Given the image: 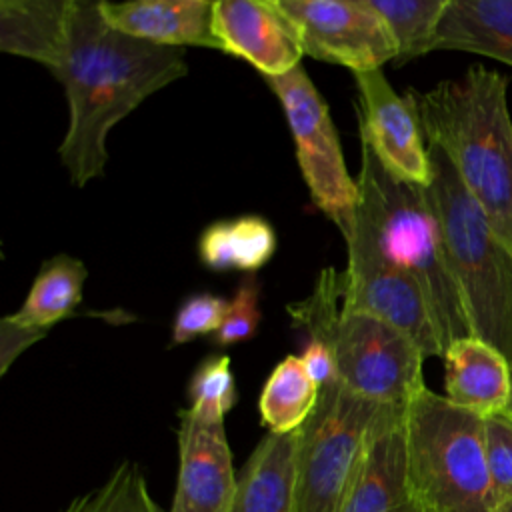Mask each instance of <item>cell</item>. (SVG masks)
<instances>
[{"label":"cell","mask_w":512,"mask_h":512,"mask_svg":"<svg viewBox=\"0 0 512 512\" xmlns=\"http://www.w3.org/2000/svg\"><path fill=\"white\" fill-rule=\"evenodd\" d=\"M406 406H382L374 418L336 512H416L408 484Z\"/></svg>","instance_id":"obj_12"},{"label":"cell","mask_w":512,"mask_h":512,"mask_svg":"<svg viewBox=\"0 0 512 512\" xmlns=\"http://www.w3.org/2000/svg\"><path fill=\"white\" fill-rule=\"evenodd\" d=\"M404 428L416 512H494L484 418L424 386L404 408Z\"/></svg>","instance_id":"obj_6"},{"label":"cell","mask_w":512,"mask_h":512,"mask_svg":"<svg viewBox=\"0 0 512 512\" xmlns=\"http://www.w3.org/2000/svg\"><path fill=\"white\" fill-rule=\"evenodd\" d=\"M176 438L178 478L168 512H228L238 476L224 422H204L186 408Z\"/></svg>","instance_id":"obj_13"},{"label":"cell","mask_w":512,"mask_h":512,"mask_svg":"<svg viewBox=\"0 0 512 512\" xmlns=\"http://www.w3.org/2000/svg\"><path fill=\"white\" fill-rule=\"evenodd\" d=\"M484 446L496 506L512 498V420L504 414L484 418Z\"/></svg>","instance_id":"obj_27"},{"label":"cell","mask_w":512,"mask_h":512,"mask_svg":"<svg viewBox=\"0 0 512 512\" xmlns=\"http://www.w3.org/2000/svg\"><path fill=\"white\" fill-rule=\"evenodd\" d=\"M260 288L256 276L248 274L240 280L234 296L228 302L226 318L212 338L214 346L226 348L250 340L260 324Z\"/></svg>","instance_id":"obj_26"},{"label":"cell","mask_w":512,"mask_h":512,"mask_svg":"<svg viewBox=\"0 0 512 512\" xmlns=\"http://www.w3.org/2000/svg\"><path fill=\"white\" fill-rule=\"evenodd\" d=\"M494 512H512V498L506 500V502H502V504H498V506L494 508Z\"/></svg>","instance_id":"obj_29"},{"label":"cell","mask_w":512,"mask_h":512,"mask_svg":"<svg viewBox=\"0 0 512 512\" xmlns=\"http://www.w3.org/2000/svg\"><path fill=\"white\" fill-rule=\"evenodd\" d=\"M358 88L360 140L398 180L428 186L432 166L420 120L408 96H400L382 68L354 74Z\"/></svg>","instance_id":"obj_11"},{"label":"cell","mask_w":512,"mask_h":512,"mask_svg":"<svg viewBox=\"0 0 512 512\" xmlns=\"http://www.w3.org/2000/svg\"><path fill=\"white\" fill-rule=\"evenodd\" d=\"M446 398L480 418L504 414L512 388V366L488 342L466 336L444 352Z\"/></svg>","instance_id":"obj_17"},{"label":"cell","mask_w":512,"mask_h":512,"mask_svg":"<svg viewBox=\"0 0 512 512\" xmlns=\"http://www.w3.org/2000/svg\"><path fill=\"white\" fill-rule=\"evenodd\" d=\"M298 438L268 432L238 474L228 512H298Z\"/></svg>","instance_id":"obj_18"},{"label":"cell","mask_w":512,"mask_h":512,"mask_svg":"<svg viewBox=\"0 0 512 512\" xmlns=\"http://www.w3.org/2000/svg\"><path fill=\"white\" fill-rule=\"evenodd\" d=\"M360 150L354 220L364 226L380 254L420 286L446 352L452 342L472 332L428 188L394 178L366 142Z\"/></svg>","instance_id":"obj_3"},{"label":"cell","mask_w":512,"mask_h":512,"mask_svg":"<svg viewBox=\"0 0 512 512\" xmlns=\"http://www.w3.org/2000/svg\"><path fill=\"white\" fill-rule=\"evenodd\" d=\"M370 4L394 40L396 64L434 50L448 0H370Z\"/></svg>","instance_id":"obj_22"},{"label":"cell","mask_w":512,"mask_h":512,"mask_svg":"<svg viewBox=\"0 0 512 512\" xmlns=\"http://www.w3.org/2000/svg\"><path fill=\"white\" fill-rule=\"evenodd\" d=\"M318 384L308 374L300 356H286L264 382L258 410L272 434L300 430L318 402Z\"/></svg>","instance_id":"obj_21"},{"label":"cell","mask_w":512,"mask_h":512,"mask_svg":"<svg viewBox=\"0 0 512 512\" xmlns=\"http://www.w3.org/2000/svg\"><path fill=\"white\" fill-rule=\"evenodd\" d=\"M512 366V364H510ZM504 416L508 418V420H512V388H510V398H508V406H506V410H504Z\"/></svg>","instance_id":"obj_30"},{"label":"cell","mask_w":512,"mask_h":512,"mask_svg":"<svg viewBox=\"0 0 512 512\" xmlns=\"http://www.w3.org/2000/svg\"><path fill=\"white\" fill-rule=\"evenodd\" d=\"M214 34L222 52L246 60L262 78L294 70L304 54L274 0H216Z\"/></svg>","instance_id":"obj_15"},{"label":"cell","mask_w":512,"mask_h":512,"mask_svg":"<svg viewBox=\"0 0 512 512\" xmlns=\"http://www.w3.org/2000/svg\"><path fill=\"white\" fill-rule=\"evenodd\" d=\"M304 54L350 68L380 70L396 60L394 40L370 0H274Z\"/></svg>","instance_id":"obj_10"},{"label":"cell","mask_w":512,"mask_h":512,"mask_svg":"<svg viewBox=\"0 0 512 512\" xmlns=\"http://www.w3.org/2000/svg\"><path fill=\"white\" fill-rule=\"evenodd\" d=\"M86 266L68 254L42 262L22 306L0 320V374L82 304Z\"/></svg>","instance_id":"obj_14"},{"label":"cell","mask_w":512,"mask_h":512,"mask_svg":"<svg viewBox=\"0 0 512 512\" xmlns=\"http://www.w3.org/2000/svg\"><path fill=\"white\" fill-rule=\"evenodd\" d=\"M286 310L308 340L330 350L346 390L380 406H406L426 386V358L404 332L370 314L342 308V272L322 270L312 292Z\"/></svg>","instance_id":"obj_4"},{"label":"cell","mask_w":512,"mask_h":512,"mask_svg":"<svg viewBox=\"0 0 512 512\" xmlns=\"http://www.w3.org/2000/svg\"><path fill=\"white\" fill-rule=\"evenodd\" d=\"M428 156L432 180L426 188L442 228L470 332L512 364V250L464 188L444 152L428 144Z\"/></svg>","instance_id":"obj_5"},{"label":"cell","mask_w":512,"mask_h":512,"mask_svg":"<svg viewBox=\"0 0 512 512\" xmlns=\"http://www.w3.org/2000/svg\"><path fill=\"white\" fill-rule=\"evenodd\" d=\"M60 512H164L134 462H120L94 490L76 496Z\"/></svg>","instance_id":"obj_23"},{"label":"cell","mask_w":512,"mask_h":512,"mask_svg":"<svg viewBox=\"0 0 512 512\" xmlns=\"http://www.w3.org/2000/svg\"><path fill=\"white\" fill-rule=\"evenodd\" d=\"M344 240L348 266L342 272V308L380 318L404 332L424 358H442V344L426 296L414 278L380 254L360 222H352Z\"/></svg>","instance_id":"obj_9"},{"label":"cell","mask_w":512,"mask_h":512,"mask_svg":"<svg viewBox=\"0 0 512 512\" xmlns=\"http://www.w3.org/2000/svg\"><path fill=\"white\" fill-rule=\"evenodd\" d=\"M106 22L118 32L168 48L200 46L222 50L214 34L210 0L100 2Z\"/></svg>","instance_id":"obj_16"},{"label":"cell","mask_w":512,"mask_h":512,"mask_svg":"<svg viewBox=\"0 0 512 512\" xmlns=\"http://www.w3.org/2000/svg\"><path fill=\"white\" fill-rule=\"evenodd\" d=\"M264 80L284 110L296 160L316 208L346 238L356 216L358 184L348 174L338 132L324 98L314 88L302 64L286 74Z\"/></svg>","instance_id":"obj_8"},{"label":"cell","mask_w":512,"mask_h":512,"mask_svg":"<svg viewBox=\"0 0 512 512\" xmlns=\"http://www.w3.org/2000/svg\"><path fill=\"white\" fill-rule=\"evenodd\" d=\"M298 438V512H336L366 434L382 410L340 382L318 388Z\"/></svg>","instance_id":"obj_7"},{"label":"cell","mask_w":512,"mask_h":512,"mask_svg":"<svg viewBox=\"0 0 512 512\" xmlns=\"http://www.w3.org/2000/svg\"><path fill=\"white\" fill-rule=\"evenodd\" d=\"M300 358H302L308 374L312 376V380L318 384V388L338 382L334 358H332L330 350L322 342L308 340L304 350H302V354H300Z\"/></svg>","instance_id":"obj_28"},{"label":"cell","mask_w":512,"mask_h":512,"mask_svg":"<svg viewBox=\"0 0 512 512\" xmlns=\"http://www.w3.org/2000/svg\"><path fill=\"white\" fill-rule=\"evenodd\" d=\"M228 302L230 300L210 292L188 296L174 314L170 346H180L206 334L214 336L226 318Z\"/></svg>","instance_id":"obj_25"},{"label":"cell","mask_w":512,"mask_h":512,"mask_svg":"<svg viewBox=\"0 0 512 512\" xmlns=\"http://www.w3.org/2000/svg\"><path fill=\"white\" fill-rule=\"evenodd\" d=\"M428 144L440 148L512 250V118L508 80L486 66L406 92Z\"/></svg>","instance_id":"obj_2"},{"label":"cell","mask_w":512,"mask_h":512,"mask_svg":"<svg viewBox=\"0 0 512 512\" xmlns=\"http://www.w3.org/2000/svg\"><path fill=\"white\" fill-rule=\"evenodd\" d=\"M188 410L210 424L224 422L236 402V382L226 354L204 358L188 384Z\"/></svg>","instance_id":"obj_24"},{"label":"cell","mask_w":512,"mask_h":512,"mask_svg":"<svg viewBox=\"0 0 512 512\" xmlns=\"http://www.w3.org/2000/svg\"><path fill=\"white\" fill-rule=\"evenodd\" d=\"M276 252V232L262 216L212 222L198 238V258L212 272L260 270Z\"/></svg>","instance_id":"obj_20"},{"label":"cell","mask_w":512,"mask_h":512,"mask_svg":"<svg viewBox=\"0 0 512 512\" xmlns=\"http://www.w3.org/2000/svg\"><path fill=\"white\" fill-rule=\"evenodd\" d=\"M434 50L482 54L512 66V0H448Z\"/></svg>","instance_id":"obj_19"},{"label":"cell","mask_w":512,"mask_h":512,"mask_svg":"<svg viewBox=\"0 0 512 512\" xmlns=\"http://www.w3.org/2000/svg\"><path fill=\"white\" fill-rule=\"evenodd\" d=\"M0 50L42 64L62 84L68 128L58 154L78 188L104 174L110 130L188 74L184 48L126 36L100 2L86 0H2Z\"/></svg>","instance_id":"obj_1"}]
</instances>
